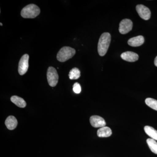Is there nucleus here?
I'll return each mask as SVG.
<instances>
[{
	"label": "nucleus",
	"mask_w": 157,
	"mask_h": 157,
	"mask_svg": "<svg viewBox=\"0 0 157 157\" xmlns=\"http://www.w3.org/2000/svg\"><path fill=\"white\" fill-rule=\"evenodd\" d=\"M73 90L74 93L78 94L81 91V87L80 84L78 82L74 83L73 86Z\"/></svg>",
	"instance_id": "18"
},
{
	"label": "nucleus",
	"mask_w": 157,
	"mask_h": 157,
	"mask_svg": "<svg viewBox=\"0 0 157 157\" xmlns=\"http://www.w3.org/2000/svg\"><path fill=\"white\" fill-rule=\"evenodd\" d=\"M76 53L74 48L68 46H65L61 48L57 55V59L59 61L64 62L72 58Z\"/></svg>",
	"instance_id": "3"
},
{
	"label": "nucleus",
	"mask_w": 157,
	"mask_h": 157,
	"mask_svg": "<svg viewBox=\"0 0 157 157\" xmlns=\"http://www.w3.org/2000/svg\"><path fill=\"white\" fill-rule=\"evenodd\" d=\"M29 55L27 54L24 55L20 60L18 64V71L20 75H23L27 72L28 70L29 64Z\"/></svg>",
	"instance_id": "5"
},
{
	"label": "nucleus",
	"mask_w": 157,
	"mask_h": 157,
	"mask_svg": "<svg viewBox=\"0 0 157 157\" xmlns=\"http://www.w3.org/2000/svg\"><path fill=\"white\" fill-rule=\"evenodd\" d=\"M112 131L109 127H104L99 129L97 135L99 137H109L112 135Z\"/></svg>",
	"instance_id": "12"
},
{
	"label": "nucleus",
	"mask_w": 157,
	"mask_h": 157,
	"mask_svg": "<svg viewBox=\"0 0 157 157\" xmlns=\"http://www.w3.org/2000/svg\"><path fill=\"white\" fill-rule=\"evenodd\" d=\"M5 124H6L7 128L9 130H14L17 126V119L13 116H10L6 119Z\"/></svg>",
	"instance_id": "11"
},
{
	"label": "nucleus",
	"mask_w": 157,
	"mask_h": 157,
	"mask_svg": "<svg viewBox=\"0 0 157 157\" xmlns=\"http://www.w3.org/2000/svg\"><path fill=\"white\" fill-rule=\"evenodd\" d=\"M144 132L151 139L157 140V131L153 128L149 126H146L144 128Z\"/></svg>",
	"instance_id": "14"
},
{
	"label": "nucleus",
	"mask_w": 157,
	"mask_h": 157,
	"mask_svg": "<svg viewBox=\"0 0 157 157\" xmlns=\"http://www.w3.org/2000/svg\"><path fill=\"white\" fill-rule=\"evenodd\" d=\"M40 13V9L36 5L30 4L25 7L21 11V16L24 18H34Z\"/></svg>",
	"instance_id": "2"
},
{
	"label": "nucleus",
	"mask_w": 157,
	"mask_h": 157,
	"mask_svg": "<svg viewBox=\"0 0 157 157\" xmlns=\"http://www.w3.org/2000/svg\"><path fill=\"white\" fill-rule=\"evenodd\" d=\"M11 101L12 103L20 108H24L26 106V103L24 100L18 96H12L11 97Z\"/></svg>",
	"instance_id": "13"
},
{
	"label": "nucleus",
	"mask_w": 157,
	"mask_h": 157,
	"mask_svg": "<svg viewBox=\"0 0 157 157\" xmlns=\"http://www.w3.org/2000/svg\"><path fill=\"white\" fill-rule=\"evenodd\" d=\"M145 104L149 107L157 111V101L151 98H147L145 101Z\"/></svg>",
	"instance_id": "17"
},
{
	"label": "nucleus",
	"mask_w": 157,
	"mask_h": 157,
	"mask_svg": "<svg viewBox=\"0 0 157 157\" xmlns=\"http://www.w3.org/2000/svg\"><path fill=\"white\" fill-rule=\"evenodd\" d=\"M0 25H1V26H2L3 25L2 24V23H1H1H0Z\"/></svg>",
	"instance_id": "20"
},
{
	"label": "nucleus",
	"mask_w": 157,
	"mask_h": 157,
	"mask_svg": "<svg viewBox=\"0 0 157 157\" xmlns=\"http://www.w3.org/2000/svg\"><path fill=\"white\" fill-rule=\"evenodd\" d=\"M111 41V36L108 33L101 35L98 44V52L100 56H104L107 52Z\"/></svg>",
	"instance_id": "1"
},
{
	"label": "nucleus",
	"mask_w": 157,
	"mask_h": 157,
	"mask_svg": "<svg viewBox=\"0 0 157 157\" xmlns=\"http://www.w3.org/2000/svg\"><path fill=\"white\" fill-rule=\"evenodd\" d=\"M121 57L123 59L129 62L136 61L139 59V56L137 53L130 51L124 52L121 55Z\"/></svg>",
	"instance_id": "9"
},
{
	"label": "nucleus",
	"mask_w": 157,
	"mask_h": 157,
	"mask_svg": "<svg viewBox=\"0 0 157 157\" xmlns=\"http://www.w3.org/2000/svg\"><path fill=\"white\" fill-rule=\"evenodd\" d=\"M47 78L48 83L52 87L56 86L58 82L59 76L56 69L52 67H49L47 70Z\"/></svg>",
	"instance_id": "4"
},
{
	"label": "nucleus",
	"mask_w": 157,
	"mask_h": 157,
	"mask_svg": "<svg viewBox=\"0 0 157 157\" xmlns=\"http://www.w3.org/2000/svg\"><path fill=\"white\" fill-rule=\"evenodd\" d=\"M70 79H77L80 76V72L78 68H73L70 70L69 74Z\"/></svg>",
	"instance_id": "16"
},
{
	"label": "nucleus",
	"mask_w": 157,
	"mask_h": 157,
	"mask_svg": "<svg viewBox=\"0 0 157 157\" xmlns=\"http://www.w3.org/2000/svg\"><path fill=\"white\" fill-rule=\"evenodd\" d=\"M154 63L155 66L157 67V56L156 57L155 59Z\"/></svg>",
	"instance_id": "19"
},
{
	"label": "nucleus",
	"mask_w": 157,
	"mask_h": 157,
	"mask_svg": "<svg viewBox=\"0 0 157 157\" xmlns=\"http://www.w3.org/2000/svg\"><path fill=\"white\" fill-rule=\"evenodd\" d=\"M137 13L141 18L145 20H148L150 18L151 13L150 10L148 8L144 5H137L136 7Z\"/></svg>",
	"instance_id": "7"
},
{
	"label": "nucleus",
	"mask_w": 157,
	"mask_h": 157,
	"mask_svg": "<svg viewBox=\"0 0 157 157\" xmlns=\"http://www.w3.org/2000/svg\"><path fill=\"white\" fill-rule=\"evenodd\" d=\"M144 42V39L143 36H139L129 39L128 44L132 47H138L143 45Z\"/></svg>",
	"instance_id": "10"
},
{
	"label": "nucleus",
	"mask_w": 157,
	"mask_h": 157,
	"mask_svg": "<svg viewBox=\"0 0 157 157\" xmlns=\"http://www.w3.org/2000/svg\"><path fill=\"white\" fill-rule=\"evenodd\" d=\"M147 143L151 151L157 155V142L155 140L151 138H148L147 140Z\"/></svg>",
	"instance_id": "15"
},
{
	"label": "nucleus",
	"mask_w": 157,
	"mask_h": 157,
	"mask_svg": "<svg viewBox=\"0 0 157 157\" xmlns=\"http://www.w3.org/2000/svg\"><path fill=\"white\" fill-rule=\"evenodd\" d=\"M90 121L91 124L94 128H102L105 127L106 124L104 119L99 116H92L90 118Z\"/></svg>",
	"instance_id": "8"
},
{
	"label": "nucleus",
	"mask_w": 157,
	"mask_h": 157,
	"mask_svg": "<svg viewBox=\"0 0 157 157\" xmlns=\"http://www.w3.org/2000/svg\"><path fill=\"white\" fill-rule=\"evenodd\" d=\"M132 27L133 23L131 20L124 19L120 23L119 30L121 34H126L132 30Z\"/></svg>",
	"instance_id": "6"
}]
</instances>
